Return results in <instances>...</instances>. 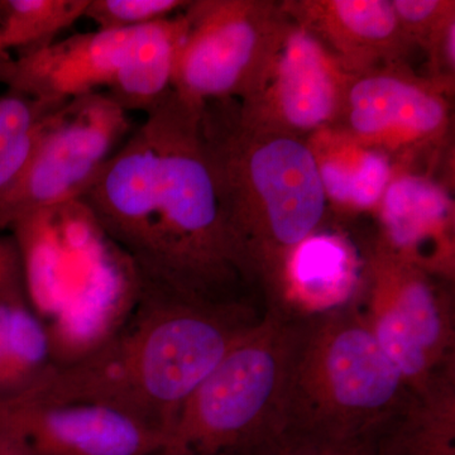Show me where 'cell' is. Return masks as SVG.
<instances>
[{
    "label": "cell",
    "instance_id": "obj_6",
    "mask_svg": "<svg viewBox=\"0 0 455 455\" xmlns=\"http://www.w3.org/2000/svg\"><path fill=\"white\" fill-rule=\"evenodd\" d=\"M449 283L396 252L381 236L362 268L355 307L414 394L455 373L454 299Z\"/></svg>",
    "mask_w": 455,
    "mask_h": 455
},
{
    "label": "cell",
    "instance_id": "obj_25",
    "mask_svg": "<svg viewBox=\"0 0 455 455\" xmlns=\"http://www.w3.org/2000/svg\"><path fill=\"white\" fill-rule=\"evenodd\" d=\"M20 299L0 296V397L4 396L7 390L8 362H9V324L13 302Z\"/></svg>",
    "mask_w": 455,
    "mask_h": 455
},
{
    "label": "cell",
    "instance_id": "obj_11",
    "mask_svg": "<svg viewBox=\"0 0 455 455\" xmlns=\"http://www.w3.org/2000/svg\"><path fill=\"white\" fill-rule=\"evenodd\" d=\"M0 442L29 455H155L164 438L108 407L7 397L0 398Z\"/></svg>",
    "mask_w": 455,
    "mask_h": 455
},
{
    "label": "cell",
    "instance_id": "obj_10",
    "mask_svg": "<svg viewBox=\"0 0 455 455\" xmlns=\"http://www.w3.org/2000/svg\"><path fill=\"white\" fill-rule=\"evenodd\" d=\"M349 79L333 53L291 20L259 88L235 100L236 112L251 127L307 139L337 123Z\"/></svg>",
    "mask_w": 455,
    "mask_h": 455
},
{
    "label": "cell",
    "instance_id": "obj_18",
    "mask_svg": "<svg viewBox=\"0 0 455 455\" xmlns=\"http://www.w3.org/2000/svg\"><path fill=\"white\" fill-rule=\"evenodd\" d=\"M89 0H0V40L18 56L44 49L84 18Z\"/></svg>",
    "mask_w": 455,
    "mask_h": 455
},
{
    "label": "cell",
    "instance_id": "obj_27",
    "mask_svg": "<svg viewBox=\"0 0 455 455\" xmlns=\"http://www.w3.org/2000/svg\"><path fill=\"white\" fill-rule=\"evenodd\" d=\"M5 57H8V51L4 49V46H3L2 44V40H0V61H3Z\"/></svg>",
    "mask_w": 455,
    "mask_h": 455
},
{
    "label": "cell",
    "instance_id": "obj_9",
    "mask_svg": "<svg viewBox=\"0 0 455 455\" xmlns=\"http://www.w3.org/2000/svg\"><path fill=\"white\" fill-rule=\"evenodd\" d=\"M451 92L403 64L350 75L333 127L390 157L433 146L448 133Z\"/></svg>",
    "mask_w": 455,
    "mask_h": 455
},
{
    "label": "cell",
    "instance_id": "obj_5",
    "mask_svg": "<svg viewBox=\"0 0 455 455\" xmlns=\"http://www.w3.org/2000/svg\"><path fill=\"white\" fill-rule=\"evenodd\" d=\"M295 316L266 309L188 398L155 455H245L283 430L281 397Z\"/></svg>",
    "mask_w": 455,
    "mask_h": 455
},
{
    "label": "cell",
    "instance_id": "obj_23",
    "mask_svg": "<svg viewBox=\"0 0 455 455\" xmlns=\"http://www.w3.org/2000/svg\"><path fill=\"white\" fill-rule=\"evenodd\" d=\"M391 3L407 41L421 49L442 23L455 13L453 0H391Z\"/></svg>",
    "mask_w": 455,
    "mask_h": 455
},
{
    "label": "cell",
    "instance_id": "obj_14",
    "mask_svg": "<svg viewBox=\"0 0 455 455\" xmlns=\"http://www.w3.org/2000/svg\"><path fill=\"white\" fill-rule=\"evenodd\" d=\"M381 238L433 274L454 278V203L423 175L394 170L379 205Z\"/></svg>",
    "mask_w": 455,
    "mask_h": 455
},
{
    "label": "cell",
    "instance_id": "obj_24",
    "mask_svg": "<svg viewBox=\"0 0 455 455\" xmlns=\"http://www.w3.org/2000/svg\"><path fill=\"white\" fill-rule=\"evenodd\" d=\"M0 296L29 299L22 256L13 235H0Z\"/></svg>",
    "mask_w": 455,
    "mask_h": 455
},
{
    "label": "cell",
    "instance_id": "obj_20",
    "mask_svg": "<svg viewBox=\"0 0 455 455\" xmlns=\"http://www.w3.org/2000/svg\"><path fill=\"white\" fill-rule=\"evenodd\" d=\"M52 361V340L33 310L31 300L14 301L9 324L7 390L0 398L14 397L25 392Z\"/></svg>",
    "mask_w": 455,
    "mask_h": 455
},
{
    "label": "cell",
    "instance_id": "obj_12",
    "mask_svg": "<svg viewBox=\"0 0 455 455\" xmlns=\"http://www.w3.org/2000/svg\"><path fill=\"white\" fill-rule=\"evenodd\" d=\"M140 28L77 33L0 61V84L27 97L68 100L106 92L136 46Z\"/></svg>",
    "mask_w": 455,
    "mask_h": 455
},
{
    "label": "cell",
    "instance_id": "obj_21",
    "mask_svg": "<svg viewBox=\"0 0 455 455\" xmlns=\"http://www.w3.org/2000/svg\"><path fill=\"white\" fill-rule=\"evenodd\" d=\"M188 2L182 0H89L84 17L97 31H122L151 25L180 13Z\"/></svg>",
    "mask_w": 455,
    "mask_h": 455
},
{
    "label": "cell",
    "instance_id": "obj_13",
    "mask_svg": "<svg viewBox=\"0 0 455 455\" xmlns=\"http://www.w3.org/2000/svg\"><path fill=\"white\" fill-rule=\"evenodd\" d=\"M286 16L331 51L350 75L403 64L411 44L391 0H284Z\"/></svg>",
    "mask_w": 455,
    "mask_h": 455
},
{
    "label": "cell",
    "instance_id": "obj_22",
    "mask_svg": "<svg viewBox=\"0 0 455 455\" xmlns=\"http://www.w3.org/2000/svg\"><path fill=\"white\" fill-rule=\"evenodd\" d=\"M376 435L337 440L283 429L245 455H372Z\"/></svg>",
    "mask_w": 455,
    "mask_h": 455
},
{
    "label": "cell",
    "instance_id": "obj_4",
    "mask_svg": "<svg viewBox=\"0 0 455 455\" xmlns=\"http://www.w3.org/2000/svg\"><path fill=\"white\" fill-rule=\"evenodd\" d=\"M414 395L355 302L293 319L281 397L283 429L367 438Z\"/></svg>",
    "mask_w": 455,
    "mask_h": 455
},
{
    "label": "cell",
    "instance_id": "obj_19",
    "mask_svg": "<svg viewBox=\"0 0 455 455\" xmlns=\"http://www.w3.org/2000/svg\"><path fill=\"white\" fill-rule=\"evenodd\" d=\"M68 100L0 95V196L20 175L51 114Z\"/></svg>",
    "mask_w": 455,
    "mask_h": 455
},
{
    "label": "cell",
    "instance_id": "obj_16",
    "mask_svg": "<svg viewBox=\"0 0 455 455\" xmlns=\"http://www.w3.org/2000/svg\"><path fill=\"white\" fill-rule=\"evenodd\" d=\"M372 455H455V373L392 416L377 433Z\"/></svg>",
    "mask_w": 455,
    "mask_h": 455
},
{
    "label": "cell",
    "instance_id": "obj_2",
    "mask_svg": "<svg viewBox=\"0 0 455 455\" xmlns=\"http://www.w3.org/2000/svg\"><path fill=\"white\" fill-rule=\"evenodd\" d=\"M134 309L113 333L52 362L14 397L108 407L166 439L188 398L265 315L248 300H200L140 283Z\"/></svg>",
    "mask_w": 455,
    "mask_h": 455
},
{
    "label": "cell",
    "instance_id": "obj_7",
    "mask_svg": "<svg viewBox=\"0 0 455 455\" xmlns=\"http://www.w3.org/2000/svg\"><path fill=\"white\" fill-rule=\"evenodd\" d=\"M181 16L171 89L197 106L253 95L291 25L272 0H196Z\"/></svg>",
    "mask_w": 455,
    "mask_h": 455
},
{
    "label": "cell",
    "instance_id": "obj_8",
    "mask_svg": "<svg viewBox=\"0 0 455 455\" xmlns=\"http://www.w3.org/2000/svg\"><path fill=\"white\" fill-rule=\"evenodd\" d=\"M131 133L130 113L106 92L68 99L51 114L20 175L0 196V229L79 200Z\"/></svg>",
    "mask_w": 455,
    "mask_h": 455
},
{
    "label": "cell",
    "instance_id": "obj_26",
    "mask_svg": "<svg viewBox=\"0 0 455 455\" xmlns=\"http://www.w3.org/2000/svg\"><path fill=\"white\" fill-rule=\"evenodd\" d=\"M0 455H28L25 451H20L13 445L5 444V443H0Z\"/></svg>",
    "mask_w": 455,
    "mask_h": 455
},
{
    "label": "cell",
    "instance_id": "obj_15",
    "mask_svg": "<svg viewBox=\"0 0 455 455\" xmlns=\"http://www.w3.org/2000/svg\"><path fill=\"white\" fill-rule=\"evenodd\" d=\"M307 142L328 203L346 211L379 208L394 175L390 156L361 145L337 127L314 132Z\"/></svg>",
    "mask_w": 455,
    "mask_h": 455
},
{
    "label": "cell",
    "instance_id": "obj_3",
    "mask_svg": "<svg viewBox=\"0 0 455 455\" xmlns=\"http://www.w3.org/2000/svg\"><path fill=\"white\" fill-rule=\"evenodd\" d=\"M202 130L245 283L262 289L266 309L293 313V259L329 204L307 139L245 124L232 99L203 104Z\"/></svg>",
    "mask_w": 455,
    "mask_h": 455
},
{
    "label": "cell",
    "instance_id": "obj_17",
    "mask_svg": "<svg viewBox=\"0 0 455 455\" xmlns=\"http://www.w3.org/2000/svg\"><path fill=\"white\" fill-rule=\"evenodd\" d=\"M182 27L181 12L140 27L136 46L104 92L123 110L146 113L169 92Z\"/></svg>",
    "mask_w": 455,
    "mask_h": 455
},
{
    "label": "cell",
    "instance_id": "obj_1",
    "mask_svg": "<svg viewBox=\"0 0 455 455\" xmlns=\"http://www.w3.org/2000/svg\"><path fill=\"white\" fill-rule=\"evenodd\" d=\"M202 108L170 89L79 200L143 286L208 301L248 289L221 218Z\"/></svg>",
    "mask_w": 455,
    "mask_h": 455
}]
</instances>
